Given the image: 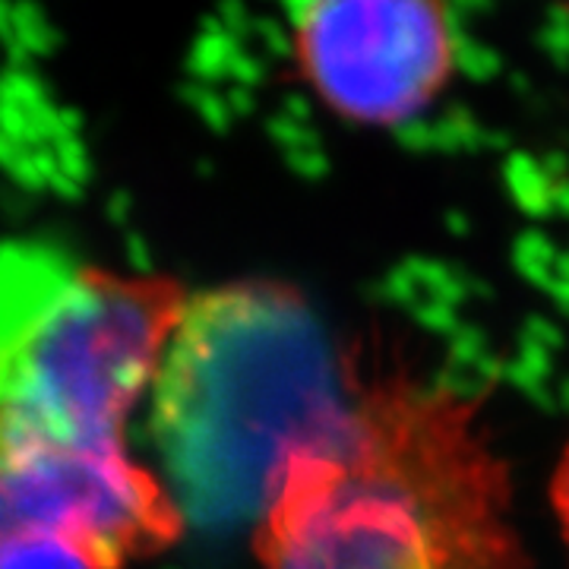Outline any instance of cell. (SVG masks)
Instances as JSON below:
<instances>
[{
  "instance_id": "3",
  "label": "cell",
  "mask_w": 569,
  "mask_h": 569,
  "mask_svg": "<svg viewBox=\"0 0 569 569\" xmlns=\"http://www.w3.org/2000/svg\"><path fill=\"white\" fill-rule=\"evenodd\" d=\"M190 295L174 276L0 244V452H127Z\"/></svg>"
},
{
  "instance_id": "7",
  "label": "cell",
  "mask_w": 569,
  "mask_h": 569,
  "mask_svg": "<svg viewBox=\"0 0 569 569\" xmlns=\"http://www.w3.org/2000/svg\"><path fill=\"white\" fill-rule=\"evenodd\" d=\"M550 507H553V516H557V526H560V535H563V545L569 550V440L563 447V456L550 475Z\"/></svg>"
},
{
  "instance_id": "4",
  "label": "cell",
  "mask_w": 569,
  "mask_h": 569,
  "mask_svg": "<svg viewBox=\"0 0 569 569\" xmlns=\"http://www.w3.org/2000/svg\"><path fill=\"white\" fill-rule=\"evenodd\" d=\"M291 48L310 92L365 127L411 121L456 73L449 10L433 0L295 3Z\"/></svg>"
},
{
  "instance_id": "1",
  "label": "cell",
  "mask_w": 569,
  "mask_h": 569,
  "mask_svg": "<svg viewBox=\"0 0 569 569\" xmlns=\"http://www.w3.org/2000/svg\"><path fill=\"white\" fill-rule=\"evenodd\" d=\"M260 569H526L512 485L475 399L387 377L276 468Z\"/></svg>"
},
{
  "instance_id": "2",
  "label": "cell",
  "mask_w": 569,
  "mask_h": 569,
  "mask_svg": "<svg viewBox=\"0 0 569 569\" xmlns=\"http://www.w3.org/2000/svg\"><path fill=\"white\" fill-rule=\"evenodd\" d=\"M355 383L295 284L193 291L149 389L159 475L187 522L260 519L276 468L342 415Z\"/></svg>"
},
{
  "instance_id": "6",
  "label": "cell",
  "mask_w": 569,
  "mask_h": 569,
  "mask_svg": "<svg viewBox=\"0 0 569 569\" xmlns=\"http://www.w3.org/2000/svg\"><path fill=\"white\" fill-rule=\"evenodd\" d=\"M0 569H99L80 548L51 535L0 531Z\"/></svg>"
},
{
  "instance_id": "5",
  "label": "cell",
  "mask_w": 569,
  "mask_h": 569,
  "mask_svg": "<svg viewBox=\"0 0 569 569\" xmlns=\"http://www.w3.org/2000/svg\"><path fill=\"white\" fill-rule=\"evenodd\" d=\"M159 471L127 452H0V531L51 535L99 569L156 560L187 531Z\"/></svg>"
}]
</instances>
